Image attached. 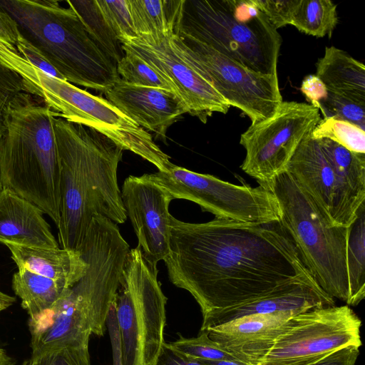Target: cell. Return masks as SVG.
I'll return each instance as SVG.
<instances>
[{"label":"cell","mask_w":365,"mask_h":365,"mask_svg":"<svg viewBox=\"0 0 365 365\" xmlns=\"http://www.w3.org/2000/svg\"><path fill=\"white\" fill-rule=\"evenodd\" d=\"M98 46L116 65L124 55L122 44L103 16L97 0L66 1Z\"/></svg>","instance_id":"cell-26"},{"label":"cell","mask_w":365,"mask_h":365,"mask_svg":"<svg viewBox=\"0 0 365 365\" xmlns=\"http://www.w3.org/2000/svg\"><path fill=\"white\" fill-rule=\"evenodd\" d=\"M123 51L124 55L117 63V71L121 80L133 85L163 88L173 92L166 80L146 61L129 50Z\"/></svg>","instance_id":"cell-30"},{"label":"cell","mask_w":365,"mask_h":365,"mask_svg":"<svg viewBox=\"0 0 365 365\" xmlns=\"http://www.w3.org/2000/svg\"><path fill=\"white\" fill-rule=\"evenodd\" d=\"M104 94L125 115L161 139H165L168 129L187 113L180 98L170 90L133 85L120 79Z\"/></svg>","instance_id":"cell-18"},{"label":"cell","mask_w":365,"mask_h":365,"mask_svg":"<svg viewBox=\"0 0 365 365\" xmlns=\"http://www.w3.org/2000/svg\"><path fill=\"white\" fill-rule=\"evenodd\" d=\"M158 274L138 246L130 250L114 302L122 365H155L161 353L168 298Z\"/></svg>","instance_id":"cell-9"},{"label":"cell","mask_w":365,"mask_h":365,"mask_svg":"<svg viewBox=\"0 0 365 365\" xmlns=\"http://www.w3.org/2000/svg\"><path fill=\"white\" fill-rule=\"evenodd\" d=\"M264 187L277 198L282 212L279 223L317 284L331 297L350 306L349 227L331 224L287 171Z\"/></svg>","instance_id":"cell-8"},{"label":"cell","mask_w":365,"mask_h":365,"mask_svg":"<svg viewBox=\"0 0 365 365\" xmlns=\"http://www.w3.org/2000/svg\"><path fill=\"white\" fill-rule=\"evenodd\" d=\"M30 93L11 102L0 136L2 187L29 200L58 226L60 168L53 120L56 116Z\"/></svg>","instance_id":"cell-4"},{"label":"cell","mask_w":365,"mask_h":365,"mask_svg":"<svg viewBox=\"0 0 365 365\" xmlns=\"http://www.w3.org/2000/svg\"><path fill=\"white\" fill-rule=\"evenodd\" d=\"M18 269L73 287L86 274L88 263L80 252L63 248L6 245Z\"/></svg>","instance_id":"cell-21"},{"label":"cell","mask_w":365,"mask_h":365,"mask_svg":"<svg viewBox=\"0 0 365 365\" xmlns=\"http://www.w3.org/2000/svg\"><path fill=\"white\" fill-rule=\"evenodd\" d=\"M16 50L22 58L42 72L54 78L65 80L64 77L32 46L21 34L16 46Z\"/></svg>","instance_id":"cell-37"},{"label":"cell","mask_w":365,"mask_h":365,"mask_svg":"<svg viewBox=\"0 0 365 365\" xmlns=\"http://www.w3.org/2000/svg\"><path fill=\"white\" fill-rule=\"evenodd\" d=\"M44 213L13 191H0V243L36 248H58Z\"/></svg>","instance_id":"cell-20"},{"label":"cell","mask_w":365,"mask_h":365,"mask_svg":"<svg viewBox=\"0 0 365 365\" xmlns=\"http://www.w3.org/2000/svg\"><path fill=\"white\" fill-rule=\"evenodd\" d=\"M153 175L173 200H190L217 219L250 224L280 221L282 212L277 198L262 185H237L174 164L168 172L158 170Z\"/></svg>","instance_id":"cell-11"},{"label":"cell","mask_w":365,"mask_h":365,"mask_svg":"<svg viewBox=\"0 0 365 365\" xmlns=\"http://www.w3.org/2000/svg\"><path fill=\"white\" fill-rule=\"evenodd\" d=\"M164 259L173 284L187 291L202 318L312 277L279 222L250 224L215 218L190 223L170 217Z\"/></svg>","instance_id":"cell-1"},{"label":"cell","mask_w":365,"mask_h":365,"mask_svg":"<svg viewBox=\"0 0 365 365\" xmlns=\"http://www.w3.org/2000/svg\"><path fill=\"white\" fill-rule=\"evenodd\" d=\"M11 284L31 323L36 322L50 310L71 288L24 268L18 269L14 274Z\"/></svg>","instance_id":"cell-24"},{"label":"cell","mask_w":365,"mask_h":365,"mask_svg":"<svg viewBox=\"0 0 365 365\" xmlns=\"http://www.w3.org/2000/svg\"><path fill=\"white\" fill-rule=\"evenodd\" d=\"M21 34L65 80L105 93L121 78L74 11L56 0H0Z\"/></svg>","instance_id":"cell-5"},{"label":"cell","mask_w":365,"mask_h":365,"mask_svg":"<svg viewBox=\"0 0 365 365\" xmlns=\"http://www.w3.org/2000/svg\"><path fill=\"white\" fill-rule=\"evenodd\" d=\"M60 168L61 248L80 252L92 219L127 220L118 182L123 150L98 131L59 117L53 120Z\"/></svg>","instance_id":"cell-3"},{"label":"cell","mask_w":365,"mask_h":365,"mask_svg":"<svg viewBox=\"0 0 365 365\" xmlns=\"http://www.w3.org/2000/svg\"><path fill=\"white\" fill-rule=\"evenodd\" d=\"M321 119L318 108L307 103L282 101L269 118L241 134L246 155L240 166L259 185L265 187L284 173L302 141Z\"/></svg>","instance_id":"cell-13"},{"label":"cell","mask_w":365,"mask_h":365,"mask_svg":"<svg viewBox=\"0 0 365 365\" xmlns=\"http://www.w3.org/2000/svg\"><path fill=\"white\" fill-rule=\"evenodd\" d=\"M359 353V347L348 346L306 365H356Z\"/></svg>","instance_id":"cell-38"},{"label":"cell","mask_w":365,"mask_h":365,"mask_svg":"<svg viewBox=\"0 0 365 365\" xmlns=\"http://www.w3.org/2000/svg\"><path fill=\"white\" fill-rule=\"evenodd\" d=\"M338 24L336 5L330 0H299L291 25L316 37H331Z\"/></svg>","instance_id":"cell-28"},{"label":"cell","mask_w":365,"mask_h":365,"mask_svg":"<svg viewBox=\"0 0 365 365\" xmlns=\"http://www.w3.org/2000/svg\"><path fill=\"white\" fill-rule=\"evenodd\" d=\"M1 62L20 76L25 92L41 99L56 117L98 131L123 150L152 163L159 171L168 172L173 165L145 129L106 98L42 72L14 48H8Z\"/></svg>","instance_id":"cell-6"},{"label":"cell","mask_w":365,"mask_h":365,"mask_svg":"<svg viewBox=\"0 0 365 365\" xmlns=\"http://www.w3.org/2000/svg\"><path fill=\"white\" fill-rule=\"evenodd\" d=\"M97 2L120 42L137 37L128 0H97Z\"/></svg>","instance_id":"cell-33"},{"label":"cell","mask_w":365,"mask_h":365,"mask_svg":"<svg viewBox=\"0 0 365 365\" xmlns=\"http://www.w3.org/2000/svg\"><path fill=\"white\" fill-rule=\"evenodd\" d=\"M173 38L187 61L230 106L242 110L251 124L271 116L282 103L277 75L249 69L185 34L178 32Z\"/></svg>","instance_id":"cell-10"},{"label":"cell","mask_w":365,"mask_h":365,"mask_svg":"<svg viewBox=\"0 0 365 365\" xmlns=\"http://www.w3.org/2000/svg\"><path fill=\"white\" fill-rule=\"evenodd\" d=\"M361 327L348 305L302 312L284 323L259 365H306L348 346L360 348Z\"/></svg>","instance_id":"cell-12"},{"label":"cell","mask_w":365,"mask_h":365,"mask_svg":"<svg viewBox=\"0 0 365 365\" xmlns=\"http://www.w3.org/2000/svg\"><path fill=\"white\" fill-rule=\"evenodd\" d=\"M318 108L324 117L345 120L365 130V105L328 92Z\"/></svg>","instance_id":"cell-32"},{"label":"cell","mask_w":365,"mask_h":365,"mask_svg":"<svg viewBox=\"0 0 365 365\" xmlns=\"http://www.w3.org/2000/svg\"><path fill=\"white\" fill-rule=\"evenodd\" d=\"M21 365H91L89 350L64 348L31 355Z\"/></svg>","instance_id":"cell-34"},{"label":"cell","mask_w":365,"mask_h":365,"mask_svg":"<svg viewBox=\"0 0 365 365\" xmlns=\"http://www.w3.org/2000/svg\"><path fill=\"white\" fill-rule=\"evenodd\" d=\"M300 90L309 104L319 107V103L328 94L327 89L322 81L314 74L306 76L300 87Z\"/></svg>","instance_id":"cell-39"},{"label":"cell","mask_w":365,"mask_h":365,"mask_svg":"<svg viewBox=\"0 0 365 365\" xmlns=\"http://www.w3.org/2000/svg\"><path fill=\"white\" fill-rule=\"evenodd\" d=\"M178 32L249 69L277 75L282 38L253 0H185Z\"/></svg>","instance_id":"cell-7"},{"label":"cell","mask_w":365,"mask_h":365,"mask_svg":"<svg viewBox=\"0 0 365 365\" xmlns=\"http://www.w3.org/2000/svg\"><path fill=\"white\" fill-rule=\"evenodd\" d=\"M293 313L252 314L205 330L222 349L248 365H259Z\"/></svg>","instance_id":"cell-19"},{"label":"cell","mask_w":365,"mask_h":365,"mask_svg":"<svg viewBox=\"0 0 365 365\" xmlns=\"http://www.w3.org/2000/svg\"><path fill=\"white\" fill-rule=\"evenodd\" d=\"M25 91L22 78L15 71L0 63V136L9 106L14 98ZM2 185L0 177V191Z\"/></svg>","instance_id":"cell-35"},{"label":"cell","mask_w":365,"mask_h":365,"mask_svg":"<svg viewBox=\"0 0 365 365\" xmlns=\"http://www.w3.org/2000/svg\"><path fill=\"white\" fill-rule=\"evenodd\" d=\"M121 198L144 258L157 266L169 252L170 227L169 205L173 200L153 174L128 176Z\"/></svg>","instance_id":"cell-15"},{"label":"cell","mask_w":365,"mask_h":365,"mask_svg":"<svg viewBox=\"0 0 365 365\" xmlns=\"http://www.w3.org/2000/svg\"><path fill=\"white\" fill-rule=\"evenodd\" d=\"M120 43L123 49L140 56L166 80L190 115L205 123L214 113L228 112V102L187 61L173 35L158 41L136 37Z\"/></svg>","instance_id":"cell-14"},{"label":"cell","mask_w":365,"mask_h":365,"mask_svg":"<svg viewBox=\"0 0 365 365\" xmlns=\"http://www.w3.org/2000/svg\"><path fill=\"white\" fill-rule=\"evenodd\" d=\"M316 76L329 93L365 105L364 64L335 46L325 48L316 63Z\"/></svg>","instance_id":"cell-22"},{"label":"cell","mask_w":365,"mask_h":365,"mask_svg":"<svg viewBox=\"0 0 365 365\" xmlns=\"http://www.w3.org/2000/svg\"><path fill=\"white\" fill-rule=\"evenodd\" d=\"M16 298L0 290V314L13 305Z\"/></svg>","instance_id":"cell-43"},{"label":"cell","mask_w":365,"mask_h":365,"mask_svg":"<svg viewBox=\"0 0 365 365\" xmlns=\"http://www.w3.org/2000/svg\"><path fill=\"white\" fill-rule=\"evenodd\" d=\"M335 306L311 276L301 277L239 304L213 312L202 318L200 331L252 314L293 313Z\"/></svg>","instance_id":"cell-17"},{"label":"cell","mask_w":365,"mask_h":365,"mask_svg":"<svg viewBox=\"0 0 365 365\" xmlns=\"http://www.w3.org/2000/svg\"><path fill=\"white\" fill-rule=\"evenodd\" d=\"M15 360L0 347V365H15Z\"/></svg>","instance_id":"cell-44"},{"label":"cell","mask_w":365,"mask_h":365,"mask_svg":"<svg viewBox=\"0 0 365 365\" xmlns=\"http://www.w3.org/2000/svg\"><path fill=\"white\" fill-rule=\"evenodd\" d=\"M347 271L351 304L358 305L365 297V203L349 227L347 247Z\"/></svg>","instance_id":"cell-27"},{"label":"cell","mask_w":365,"mask_h":365,"mask_svg":"<svg viewBox=\"0 0 365 365\" xmlns=\"http://www.w3.org/2000/svg\"><path fill=\"white\" fill-rule=\"evenodd\" d=\"M311 136L315 140H331L348 150L365 153V130L349 122L334 117L321 118Z\"/></svg>","instance_id":"cell-29"},{"label":"cell","mask_w":365,"mask_h":365,"mask_svg":"<svg viewBox=\"0 0 365 365\" xmlns=\"http://www.w3.org/2000/svg\"><path fill=\"white\" fill-rule=\"evenodd\" d=\"M257 8L277 30L291 24L293 13L299 0H253Z\"/></svg>","instance_id":"cell-36"},{"label":"cell","mask_w":365,"mask_h":365,"mask_svg":"<svg viewBox=\"0 0 365 365\" xmlns=\"http://www.w3.org/2000/svg\"><path fill=\"white\" fill-rule=\"evenodd\" d=\"M130 250L117 224L93 217L80 250L87 271L50 310L29 322L31 355L64 348L89 350L91 336L104 335Z\"/></svg>","instance_id":"cell-2"},{"label":"cell","mask_w":365,"mask_h":365,"mask_svg":"<svg viewBox=\"0 0 365 365\" xmlns=\"http://www.w3.org/2000/svg\"><path fill=\"white\" fill-rule=\"evenodd\" d=\"M155 365H207L202 359L187 356L164 342Z\"/></svg>","instance_id":"cell-40"},{"label":"cell","mask_w":365,"mask_h":365,"mask_svg":"<svg viewBox=\"0 0 365 365\" xmlns=\"http://www.w3.org/2000/svg\"><path fill=\"white\" fill-rule=\"evenodd\" d=\"M106 327L109 333L112 347L113 365H122L120 337L114 303L109 312L106 322Z\"/></svg>","instance_id":"cell-41"},{"label":"cell","mask_w":365,"mask_h":365,"mask_svg":"<svg viewBox=\"0 0 365 365\" xmlns=\"http://www.w3.org/2000/svg\"><path fill=\"white\" fill-rule=\"evenodd\" d=\"M317 141L344 187L359 204L365 202V153L351 151L329 139Z\"/></svg>","instance_id":"cell-25"},{"label":"cell","mask_w":365,"mask_h":365,"mask_svg":"<svg viewBox=\"0 0 365 365\" xmlns=\"http://www.w3.org/2000/svg\"><path fill=\"white\" fill-rule=\"evenodd\" d=\"M137 37L158 41L176 34L185 0H128Z\"/></svg>","instance_id":"cell-23"},{"label":"cell","mask_w":365,"mask_h":365,"mask_svg":"<svg viewBox=\"0 0 365 365\" xmlns=\"http://www.w3.org/2000/svg\"><path fill=\"white\" fill-rule=\"evenodd\" d=\"M20 35L16 21L0 8V40L16 47Z\"/></svg>","instance_id":"cell-42"},{"label":"cell","mask_w":365,"mask_h":365,"mask_svg":"<svg viewBox=\"0 0 365 365\" xmlns=\"http://www.w3.org/2000/svg\"><path fill=\"white\" fill-rule=\"evenodd\" d=\"M311 134L298 146L285 171L331 224L349 227L361 204L342 185Z\"/></svg>","instance_id":"cell-16"},{"label":"cell","mask_w":365,"mask_h":365,"mask_svg":"<svg viewBox=\"0 0 365 365\" xmlns=\"http://www.w3.org/2000/svg\"><path fill=\"white\" fill-rule=\"evenodd\" d=\"M180 337L169 343L175 350L195 359L205 360H237L222 349L208 336L206 330L200 331L196 337L185 338L180 334Z\"/></svg>","instance_id":"cell-31"}]
</instances>
